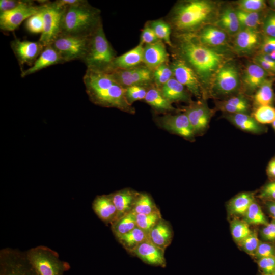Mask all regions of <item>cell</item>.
<instances>
[{
    "instance_id": "60",
    "label": "cell",
    "mask_w": 275,
    "mask_h": 275,
    "mask_svg": "<svg viewBox=\"0 0 275 275\" xmlns=\"http://www.w3.org/2000/svg\"><path fill=\"white\" fill-rule=\"evenodd\" d=\"M271 124L275 132V121Z\"/></svg>"
},
{
    "instance_id": "46",
    "label": "cell",
    "mask_w": 275,
    "mask_h": 275,
    "mask_svg": "<svg viewBox=\"0 0 275 275\" xmlns=\"http://www.w3.org/2000/svg\"><path fill=\"white\" fill-rule=\"evenodd\" d=\"M149 87L133 86L126 88L125 96L128 103L132 105L135 101L144 100Z\"/></svg>"
},
{
    "instance_id": "36",
    "label": "cell",
    "mask_w": 275,
    "mask_h": 275,
    "mask_svg": "<svg viewBox=\"0 0 275 275\" xmlns=\"http://www.w3.org/2000/svg\"><path fill=\"white\" fill-rule=\"evenodd\" d=\"M132 211L136 214H149L160 210L149 194L140 192Z\"/></svg>"
},
{
    "instance_id": "14",
    "label": "cell",
    "mask_w": 275,
    "mask_h": 275,
    "mask_svg": "<svg viewBox=\"0 0 275 275\" xmlns=\"http://www.w3.org/2000/svg\"><path fill=\"white\" fill-rule=\"evenodd\" d=\"M63 8L46 1L43 8L44 28L39 41L44 47L50 45L60 34Z\"/></svg>"
},
{
    "instance_id": "61",
    "label": "cell",
    "mask_w": 275,
    "mask_h": 275,
    "mask_svg": "<svg viewBox=\"0 0 275 275\" xmlns=\"http://www.w3.org/2000/svg\"><path fill=\"white\" fill-rule=\"evenodd\" d=\"M269 275H275V271L273 272L272 273L269 274Z\"/></svg>"
},
{
    "instance_id": "39",
    "label": "cell",
    "mask_w": 275,
    "mask_h": 275,
    "mask_svg": "<svg viewBox=\"0 0 275 275\" xmlns=\"http://www.w3.org/2000/svg\"><path fill=\"white\" fill-rule=\"evenodd\" d=\"M251 116L262 125L272 124L275 121V107L272 105L256 107Z\"/></svg>"
},
{
    "instance_id": "42",
    "label": "cell",
    "mask_w": 275,
    "mask_h": 275,
    "mask_svg": "<svg viewBox=\"0 0 275 275\" xmlns=\"http://www.w3.org/2000/svg\"><path fill=\"white\" fill-rule=\"evenodd\" d=\"M249 225L245 221L239 219H235L231 222V234L237 242L240 243L251 233Z\"/></svg>"
},
{
    "instance_id": "37",
    "label": "cell",
    "mask_w": 275,
    "mask_h": 275,
    "mask_svg": "<svg viewBox=\"0 0 275 275\" xmlns=\"http://www.w3.org/2000/svg\"><path fill=\"white\" fill-rule=\"evenodd\" d=\"M238 19L242 29H250L258 30L262 25L263 12H248L235 9Z\"/></svg>"
},
{
    "instance_id": "45",
    "label": "cell",
    "mask_w": 275,
    "mask_h": 275,
    "mask_svg": "<svg viewBox=\"0 0 275 275\" xmlns=\"http://www.w3.org/2000/svg\"><path fill=\"white\" fill-rule=\"evenodd\" d=\"M237 9L248 12H263L267 8L263 0H240L236 2Z\"/></svg>"
},
{
    "instance_id": "21",
    "label": "cell",
    "mask_w": 275,
    "mask_h": 275,
    "mask_svg": "<svg viewBox=\"0 0 275 275\" xmlns=\"http://www.w3.org/2000/svg\"><path fill=\"white\" fill-rule=\"evenodd\" d=\"M270 76L269 73L256 63L253 62L248 64L241 78L243 91L247 94H252Z\"/></svg>"
},
{
    "instance_id": "12",
    "label": "cell",
    "mask_w": 275,
    "mask_h": 275,
    "mask_svg": "<svg viewBox=\"0 0 275 275\" xmlns=\"http://www.w3.org/2000/svg\"><path fill=\"white\" fill-rule=\"evenodd\" d=\"M108 73L125 89L133 86L149 87L154 84L153 71L144 64L128 69H114Z\"/></svg>"
},
{
    "instance_id": "8",
    "label": "cell",
    "mask_w": 275,
    "mask_h": 275,
    "mask_svg": "<svg viewBox=\"0 0 275 275\" xmlns=\"http://www.w3.org/2000/svg\"><path fill=\"white\" fill-rule=\"evenodd\" d=\"M90 36L60 34L50 44L64 62L82 61L87 53Z\"/></svg>"
},
{
    "instance_id": "20",
    "label": "cell",
    "mask_w": 275,
    "mask_h": 275,
    "mask_svg": "<svg viewBox=\"0 0 275 275\" xmlns=\"http://www.w3.org/2000/svg\"><path fill=\"white\" fill-rule=\"evenodd\" d=\"M170 54L166 44L162 41L145 45L143 51V63L154 71L159 66L170 62Z\"/></svg>"
},
{
    "instance_id": "54",
    "label": "cell",
    "mask_w": 275,
    "mask_h": 275,
    "mask_svg": "<svg viewBox=\"0 0 275 275\" xmlns=\"http://www.w3.org/2000/svg\"><path fill=\"white\" fill-rule=\"evenodd\" d=\"M259 53L270 54L275 51V38L264 35L260 47Z\"/></svg>"
},
{
    "instance_id": "6",
    "label": "cell",
    "mask_w": 275,
    "mask_h": 275,
    "mask_svg": "<svg viewBox=\"0 0 275 275\" xmlns=\"http://www.w3.org/2000/svg\"><path fill=\"white\" fill-rule=\"evenodd\" d=\"M25 255L37 275H64L70 268L68 263L60 259L57 252L45 246L30 249Z\"/></svg>"
},
{
    "instance_id": "30",
    "label": "cell",
    "mask_w": 275,
    "mask_h": 275,
    "mask_svg": "<svg viewBox=\"0 0 275 275\" xmlns=\"http://www.w3.org/2000/svg\"><path fill=\"white\" fill-rule=\"evenodd\" d=\"M144 100L157 113L165 114L176 109L172 103L163 96L160 88L154 84L149 87Z\"/></svg>"
},
{
    "instance_id": "5",
    "label": "cell",
    "mask_w": 275,
    "mask_h": 275,
    "mask_svg": "<svg viewBox=\"0 0 275 275\" xmlns=\"http://www.w3.org/2000/svg\"><path fill=\"white\" fill-rule=\"evenodd\" d=\"M116 52L107 40L102 22L90 36L88 49L82 61L87 69L109 72Z\"/></svg>"
},
{
    "instance_id": "52",
    "label": "cell",
    "mask_w": 275,
    "mask_h": 275,
    "mask_svg": "<svg viewBox=\"0 0 275 275\" xmlns=\"http://www.w3.org/2000/svg\"><path fill=\"white\" fill-rule=\"evenodd\" d=\"M259 197L266 201H275V181L266 184L261 189Z\"/></svg>"
},
{
    "instance_id": "23",
    "label": "cell",
    "mask_w": 275,
    "mask_h": 275,
    "mask_svg": "<svg viewBox=\"0 0 275 275\" xmlns=\"http://www.w3.org/2000/svg\"><path fill=\"white\" fill-rule=\"evenodd\" d=\"M65 63L58 51L51 45L45 46L32 66L21 72L24 77L51 65Z\"/></svg>"
},
{
    "instance_id": "43",
    "label": "cell",
    "mask_w": 275,
    "mask_h": 275,
    "mask_svg": "<svg viewBox=\"0 0 275 275\" xmlns=\"http://www.w3.org/2000/svg\"><path fill=\"white\" fill-rule=\"evenodd\" d=\"M173 77V74L169 63L159 66L153 71L154 84L159 88Z\"/></svg>"
},
{
    "instance_id": "10",
    "label": "cell",
    "mask_w": 275,
    "mask_h": 275,
    "mask_svg": "<svg viewBox=\"0 0 275 275\" xmlns=\"http://www.w3.org/2000/svg\"><path fill=\"white\" fill-rule=\"evenodd\" d=\"M0 275H37L25 253L4 249L0 253Z\"/></svg>"
},
{
    "instance_id": "48",
    "label": "cell",
    "mask_w": 275,
    "mask_h": 275,
    "mask_svg": "<svg viewBox=\"0 0 275 275\" xmlns=\"http://www.w3.org/2000/svg\"><path fill=\"white\" fill-rule=\"evenodd\" d=\"M264 35L275 38V11L271 10L266 13L262 22Z\"/></svg>"
},
{
    "instance_id": "13",
    "label": "cell",
    "mask_w": 275,
    "mask_h": 275,
    "mask_svg": "<svg viewBox=\"0 0 275 275\" xmlns=\"http://www.w3.org/2000/svg\"><path fill=\"white\" fill-rule=\"evenodd\" d=\"M155 121L162 129L190 142L195 140V134L186 115L165 114L155 118Z\"/></svg>"
},
{
    "instance_id": "19",
    "label": "cell",
    "mask_w": 275,
    "mask_h": 275,
    "mask_svg": "<svg viewBox=\"0 0 275 275\" xmlns=\"http://www.w3.org/2000/svg\"><path fill=\"white\" fill-rule=\"evenodd\" d=\"M164 251L148 239L141 243L129 254L138 257L148 265L164 268L167 264Z\"/></svg>"
},
{
    "instance_id": "55",
    "label": "cell",
    "mask_w": 275,
    "mask_h": 275,
    "mask_svg": "<svg viewBox=\"0 0 275 275\" xmlns=\"http://www.w3.org/2000/svg\"><path fill=\"white\" fill-rule=\"evenodd\" d=\"M253 62L262 68L271 76L275 75V65L265 61L259 54L256 55L254 58Z\"/></svg>"
},
{
    "instance_id": "18",
    "label": "cell",
    "mask_w": 275,
    "mask_h": 275,
    "mask_svg": "<svg viewBox=\"0 0 275 275\" xmlns=\"http://www.w3.org/2000/svg\"><path fill=\"white\" fill-rule=\"evenodd\" d=\"M262 39L258 30L242 29L234 36L233 49L240 55L252 54L260 47Z\"/></svg>"
},
{
    "instance_id": "58",
    "label": "cell",
    "mask_w": 275,
    "mask_h": 275,
    "mask_svg": "<svg viewBox=\"0 0 275 275\" xmlns=\"http://www.w3.org/2000/svg\"><path fill=\"white\" fill-rule=\"evenodd\" d=\"M266 206L270 216L275 220V201H267Z\"/></svg>"
},
{
    "instance_id": "56",
    "label": "cell",
    "mask_w": 275,
    "mask_h": 275,
    "mask_svg": "<svg viewBox=\"0 0 275 275\" xmlns=\"http://www.w3.org/2000/svg\"><path fill=\"white\" fill-rule=\"evenodd\" d=\"M23 0H1L0 12L13 9L18 6Z\"/></svg>"
},
{
    "instance_id": "17",
    "label": "cell",
    "mask_w": 275,
    "mask_h": 275,
    "mask_svg": "<svg viewBox=\"0 0 275 275\" xmlns=\"http://www.w3.org/2000/svg\"><path fill=\"white\" fill-rule=\"evenodd\" d=\"M194 35L205 45L218 50H229V36L214 24L206 25Z\"/></svg>"
},
{
    "instance_id": "9",
    "label": "cell",
    "mask_w": 275,
    "mask_h": 275,
    "mask_svg": "<svg viewBox=\"0 0 275 275\" xmlns=\"http://www.w3.org/2000/svg\"><path fill=\"white\" fill-rule=\"evenodd\" d=\"M35 4L32 1L23 0L15 8L0 13V29L5 32L15 30L21 23L42 10L46 1Z\"/></svg>"
},
{
    "instance_id": "44",
    "label": "cell",
    "mask_w": 275,
    "mask_h": 275,
    "mask_svg": "<svg viewBox=\"0 0 275 275\" xmlns=\"http://www.w3.org/2000/svg\"><path fill=\"white\" fill-rule=\"evenodd\" d=\"M45 4L41 11L31 16L26 20L25 26L27 31L30 33L32 34H41L43 32L44 28L43 8Z\"/></svg>"
},
{
    "instance_id": "15",
    "label": "cell",
    "mask_w": 275,
    "mask_h": 275,
    "mask_svg": "<svg viewBox=\"0 0 275 275\" xmlns=\"http://www.w3.org/2000/svg\"><path fill=\"white\" fill-rule=\"evenodd\" d=\"M193 128L196 137L202 135L207 130L214 113L208 106L205 100L192 101L184 108Z\"/></svg>"
},
{
    "instance_id": "11",
    "label": "cell",
    "mask_w": 275,
    "mask_h": 275,
    "mask_svg": "<svg viewBox=\"0 0 275 275\" xmlns=\"http://www.w3.org/2000/svg\"><path fill=\"white\" fill-rule=\"evenodd\" d=\"M169 64L173 77L183 85L190 94L198 99H203V89L200 80L194 70L182 60L172 56Z\"/></svg>"
},
{
    "instance_id": "16",
    "label": "cell",
    "mask_w": 275,
    "mask_h": 275,
    "mask_svg": "<svg viewBox=\"0 0 275 275\" xmlns=\"http://www.w3.org/2000/svg\"><path fill=\"white\" fill-rule=\"evenodd\" d=\"M10 45L21 71L24 65L30 67L33 65L45 47L39 41L21 40L18 38L13 40Z\"/></svg>"
},
{
    "instance_id": "4",
    "label": "cell",
    "mask_w": 275,
    "mask_h": 275,
    "mask_svg": "<svg viewBox=\"0 0 275 275\" xmlns=\"http://www.w3.org/2000/svg\"><path fill=\"white\" fill-rule=\"evenodd\" d=\"M102 22L100 10L81 0L63 8L60 34L89 36Z\"/></svg>"
},
{
    "instance_id": "50",
    "label": "cell",
    "mask_w": 275,
    "mask_h": 275,
    "mask_svg": "<svg viewBox=\"0 0 275 275\" xmlns=\"http://www.w3.org/2000/svg\"><path fill=\"white\" fill-rule=\"evenodd\" d=\"M258 264L262 271V275L270 274L275 271V256L259 259Z\"/></svg>"
},
{
    "instance_id": "35",
    "label": "cell",
    "mask_w": 275,
    "mask_h": 275,
    "mask_svg": "<svg viewBox=\"0 0 275 275\" xmlns=\"http://www.w3.org/2000/svg\"><path fill=\"white\" fill-rule=\"evenodd\" d=\"M254 201L253 193L249 192L240 193L230 201L229 209L233 214L244 216L250 206Z\"/></svg>"
},
{
    "instance_id": "53",
    "label": "cell",
    "mask_w": 275,
    "mask_h": 275,
    "mask_svg": "<svg viewBox=\"0 0 275 275\" xmlns=\"http://www.w3.org/2000/svg\"><path fill=\"white\" fill-rule=\"evenodd\" d=\"M262 238L267 241H275V220H272L265 226H264L261 230Z\"/></svg>"
},
{
    "instance_id": "25",
    "label": "cell",
    "mask_w": 275,
    "mask_h": 275,
    "mask_svg": "<svg viewBox=\"0 0 275 275\" xmlns=\"http://www.w3.org/2000/svg\"><path fill=\"white\" fill-rule=\"evenodd\" d=\"M230 36H235L241 29L235 9L226 6L220 9L217 19L214 23Z\"/></svg>"
},
{
    "instance_id": "32",
    "label": "cell",
    "mask_w": 275,
    "mask_h": 275,
    "mask_svg": "<svg viewBox=\"0 0 275 275\" xmlns=\"http://www.w3.org/2000/svg\"><path fill=\"white\" fill-rule=\"evenodd\" d=\"M148 239V234L137 226L117 239L129 253Z\"/></svg>"
},
{
    "instance_id": "59",
    "label": "cell",
    "mask_w": 275,
    "mask_h": 275,
    "mask_svg": "<svg viewBox=\"0 0 275 275\" xmlns=\"http://www.w3.org/2000/svg\"><path fill=\"white\" fill-rule=\"evenodd\" d=\"M268 4H269L270 7L271 8V10L275 11V0L268 1Z\"/></svg>"
},
{
    "instance_id": "49",
    "label": "cell",
    "mask_w": 275,
    "mask_h": 275,
    "mask_svg": "<svg viewBox=\"0 0 275 275\" xmlns=\"http://www.w3.org/2000/svg\"><path fill=\"white\" fill-rule=\"evenodd\" d=\"M159 40H160L156 36L154 31L147 22L141 32L139 43L145 45L155 43Z\"/></svg>"
},
{
    "instance_id": "2",
    "label": "cell",
    "mask_w": 275,
    "mask_h": 275,
    "mask_svg": "<svg viewBox=\"0 0 275 275\" xmlns=\"http://www.w3.org/2000/svg\"><path fill=\"white\" fill-rule=\"evenodd\" d=\"M220 10L219 3L210 0L177 2L164 18L172 35L195 34L206 25L214 24Z\"/></svg>"
},
{
    "instance_id": "3",
    "label": "cell",
    "mask_w": 275,
    "mask_h": 275,
    "mask_svg": "<svg viewBox=\"0 0 275 275\" xmlns=\"http://www.w3.org/2000/svg\"><path fill=\"white\" fill-rule=\"evenodd\" d=\"M83 82L90 100L95 105L135 113L134 108L126 100L125 89L109 73L87 69Z\"/></svg>"
},
{
    "instance_id": "31",
    "label": "cell",
    "mask_w": 275,
    "mask_h": 275,
    "mask_svg": "<svg viewBox=\"0 0 275 275\" xmlns=\"http://www.w3.org/2000/svg\"><path fill=\"white\" fill-rule=\"evenodd\" d=\"M217 108L226 114H248L250 105L248 99L244 95L237 94L218 102Z\"/></svg>"
},
{
    "instance_id": "51",
    "label": "cell",
    "mask_w": 275,
    "mask_h": 275,
    "mask_svg": "<svg viewBox=\"0 0 275 275\" xmlns=\"http://www.w3.org/2000/svg\"><path fill=\"white\" fill-rule=\"evenodd\" d=\"M254 256L258 259L275 256V246L268 242H260Z\"/></svg>"
},
{
    "instance_id": "40",
    "label": "cell",
    "mask_w": 275,
    "mask_h": 275,
    "mask_svg": "<svg viewBox=\"0 0 275 275\" xmlns=\"http://www.w3.org/2000/svg\"><path fill=\"white\" fill-rule=\"evenodd\" d=\"M244 217V221L249 224L265 226L268 223L261 208L255 200L250 206Z\"/></svg>"
},
{
    "instance_id": "22",
    "label": "cell",
    "mask_w": 275,
    "mask_h": 275,
    "mask_svg": "<svg viewBox=\"0 0 275 275\" xmlns=\"http://www.w3.org/2000/svg\"><path fill=\"white\" fill-rule=\"evenodd\" d=\"M139 193L131 188H125L110 194L117 211L116 220L132 211Z\"/></svg>"
},
{
    "instance_id": "47",
    "label": "cell",
    "mask_w": 275,
    "mask_h": 275,
    "mask_svg": "<svg viewBox=\"0 0 275 275\" xmlns=\"http://www.w3.org/2000/svg\"><path fill=\"white\" fill-rule=\"evenodd\" d=\"M260 242L256 232L252 231L251 233L239 243L246 253L255 256Z\"/></svg>"
},
{
    "instance_id": "38",
    "label": "cell",
    "mask_w": 275,
    "mask_h": 275,
    "mask_svg": "<svg viewBox=\"0 0 275 275\" xmlns=\"http://www.w3.org/2000/svg\"><path fill=\"white\" fill-rule=\"evenodd\" d=\"M159 40L163 41L170 48L172 47V31L170 24L164 19H158L148 21Z\"/></svg>"
},
{
    "instance_id": "57",
    "label": "cell",
    "mask_w": 275,
    "mask_h": 275,
    "mask_svg": "<svg viewBox=\"0 0 275 275\" xmlns=\"http://www.w3.org/2000/svg\"><path fill=\"white\" fill-rule=\"evenodd\" d=\"M266 172L269 179L271 181H275V156L269 162Z\"/></svg>"
},
{
    "instance_id": "28",
    "label": "cell",
    "mask_w": 275,
    "mask_h": 275,
    "mask_svg": "<svg viewBox=\"0 0 275 275\" xmlns=\"http://www.w3.org/2000/svg\"><path fill=\"white\" fill-rule=\"evenodd\" d=\"M224 117L238 129L253 134H261L266 128L246 113L226 114Z\"/></svg>"
},
{
    "instance_id": "33",
    "label": "cell",
    "mask_w": 275,
    "mask_h": 275,
    "mask_svg": "<svg viewBox=\"0 0 275 275\" xmlns=\"http://www.w3.org/2000/svg\"><path fill=\"white\" fill-rule=\"evenodd\" d=\"M272 78L266 80L256 90L253 97L254 105L258 107L262 105H272L275 100L273 90Z\"/></svg>"
},
{
    "instance_id": "7",
    "label": "cell",
    "mask_w": 275,
    "mask_h": 275,
    "mask_svg": "<svg viewBox=\"0 0 275 275\" xmlns=\"http://www.w3.org/2000/svg\"><path fill=\"white\" fill-rule=\"evenodd\" d=\"M241 83L237 67L235 63L228 61L216 73L211 88L210 96L221 98L237 94Z\"/></svg>"
},
{
    "instance_id": "26",
    "label": "cell",
    "mask_w": 275,
    "mask_h": 275,
    "mask_svg": "<svg viewBox=\"0 0 275 275\" xmlns=\"http://www.w3.org/2000/svg\"><path fill=\"white\" fill-rule=\"evenodd\" d=\"M173 235L171 224L162 218L150 231L148 237L153 244L165 250L171 244Z\"/></svg>"
},
{
    "instance_id": "1",
    "label": "cell",
    "mask_w": 275,
    "mask_h": 275,
    "mask_svg": "<svg viewBox=\"0 0 275 275\" xmlns=\"http://www.w3.org/2000/svg\"><path fill=\"white\" fill-rule=\"evenodd\" d=\"M172 56L186 63L196 72L203 89V99L210 96L214 77L229 61L228 51L211 48L201 43L194 34L172 35Z\"/></svg>"
},
{
    "instance_id": "29",
    "label": "cell",
    "mask_w": 275,
    "mask_h": 275,
    "mask_svg": "<svg viewBox=\"0 0 275 275\" xmlns=\"http://www.w3.org/2000/svg\"><path fill=\"white\" fill-rule=\"evenodd\" d=\"M163 96L171 103L192 101L190 92L175 78L170 79L160 88Z\"/></svg>"
},
{
    "instance_id": "34",
    "label": "cell",
    "mask_w": 275,
    "mask_h": 275,
    "mask_svg": "<svg viewBox=\"0 0 275 275\" xmlns=\"http://www.w3.org/2000/svg\"><path fill=\"white\" fill-rule=\"evenodd\" d=\"M111 225L112 232L117 239L136 226V214L131 211L117 219Z\"/></svg>"
},
{
    "instance_id": "41",
    "label": "cell",
    "mask_w": 275,
    "mask_h": 275,
    "mask_svg": "<svg viewBox=\"0 0 275 275\" xmlns=\"http://www.w3.org/2000/svg\"><path fill=\"white\" fill-rule=\"evenodd\" d=\"M160 211L149 214H136V226L148 234L154 226L162 218Z\"/></svg>"
},
{
    "instance_id": "27",
    "label": "cell",
    "mask_w": 275,
    "mask_h": 275,
    "mask_svg": "<svg viewBox=\"0 0 275 275\" xmlns=\"http://www.w3.org/2000/svg\"><path fill=\"white\" fill-rule=\"evenodd\" d=\"M144 46L139 43L126 52L117 56L113 62L110 71L114 69H128L143 64Z\"/></svg>"
},
{
    "instance_id": "24",
    "label": "cell",
    "mask_w": 275,
    "mask_h": 275,
    "mask_svg": "<svg viewBox=\"0 0 275 275\" xmlns=\"http://www.w3.org/2000/svg\"><path fill=\"white\" fill-rule=\"evenodd\" d=\"M92 209L105 224H111L117 219V211L110 194L96 196L92 203Z\"/></svg>"
}]
</instances>
